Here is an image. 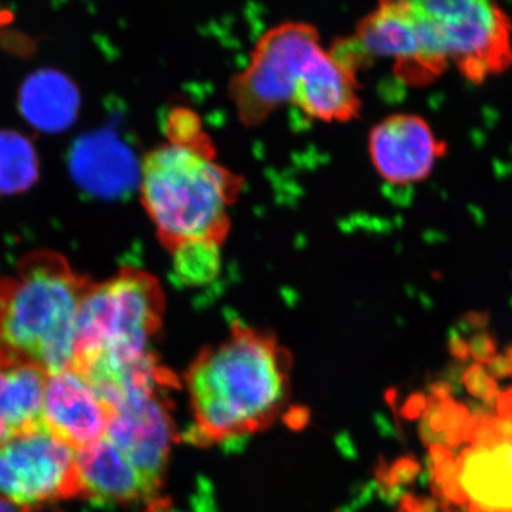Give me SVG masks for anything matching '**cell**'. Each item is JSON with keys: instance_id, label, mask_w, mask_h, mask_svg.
I'll list each match as a JSON object with an SVG mask.
<instances>
[{"instance_id": "obj_1", "label": "cell", "mask_w": 512, "mask_h": 512, "mask_svg": "<svg viewBox=\"0 0 512 512\" xmlns=\"http://www.w3.org/2000/svg\"><path fill=\"white\" fill-rule=\"evenodd\" d=\"M291 359L274 336L234 323L231 335L202 350L185 373L194 444L239 441L264 430L284 410Z\"/></svg>"}, {"instance_id": "obj_2", "label": "cell", "mask_w": 512, "mask_h": 512, "mask_svg": "<svg viewBox=\"0 0 512 512\" xmlns=\"http://www.w3.org/2000/svg\"><path fill=\"white\" fill-rule=\"evenodd\" d=\"M247 123L264 120L285 104L320 121H345L359 109L355 69L326 50L308 23H281L256 43L247 69L231 84Z\"/></svg>"}, {"instance_id": "obj_3", "label": "cell", "mask_w": 512, "mask_h": 512, "mask_svg": "<svg viewBox=\"0 0 512 512\" xmlns=\"http://www.w3.org/2000/svg\"><path fill=\"white\" fill-rule=\"evenodd\" d=\"M90 284L53 251L30 252L15 275L0 276V363H30L49 375L72 367L77 315Z\"/></svg>"}, {"instance_id": "obj_4", "label": "cell", "mask_w": 512, "mask_h": 512, "mask_svg": "<svg viewBox=\"0 0 512 512\" xmlns=\"http://www.w3.org/2000/svg\"><path fill=\"white\" fill-rule=\"evenodd\" d=\"M138 190L161 241L173 249L225 238L238 180L204 138H170L141 161Z\"/></svg>"}, {"instance_id": "obj_5", "label": "cell", "mask_w": 512, "mask_h": 512, "mask_svg": "<svg viewBox=\"0 0 512 512\" xmlns=\"http://www.w3.org/2000/svg\"><path fill=\"white\" fill-rule=\"evenodd\" d=\"M163 312L160 282L140 269L92 282L77 315L72 367L92 384L113 382L150 355Z\"/></svg>"}, {"instance_id": "obj_6", "label": "cell", "mask_w": 512, "mask_h": 512, "mask_svg": "<svg viewBox=\"0 0 512 512\" xmlns=\"http://www.w3.org/2000/svg\"><path fill=\"white\" fill-rule=\"evenodd\" d=\"M412 3L421 73L454 63L471 79L503 69L511 60V23L484 0H420Z\"/></svg>"}, {"instance_id": "obj_7", "label": "cell", "mask_w": 512, "mask_h": 512, "mask_svg": "<svg viewBox=\"0 0 512 512\" xmlns=\"http://www.w3.org/2000/svg\"><path fill=\"white\" fill-rule=\"evenodd\" d=\"M0 495L32 512L80 498L76 451L46 426L0 444Z\"/></svg>"}, {"instance_id": "obj_8", "label": "cell", "mask_w": 512, "mask_h": 512, "mask_svg": "<svg viewBox=\"0 0 512 512\" xmlns=\"http://www.w3.org/2000/svg\"><path fill=\"white\" fill-rule=\"evenodd\" d=\"M174 436L171 403L164 392L124 397L114 406L107 437L156 493L163 485Z\"/></svg>"}, {"instance_id": "obj_9", "label": "cell", "mask_w": 512, "mask_h": 512, "mask_svg": "<svg viewBox=\"0 0 512 512\" xmlns=\"http://www.w3.org/2000/svg\"><path fill=\"white\" fill-rule=\"evenodd\" d=\"M443 154V143L429 121L417 114H393L369 134V156L376 173L397 187L429 178Z\"/></svg>"}, {"instance_id": "obj_10", "label": "cell", "mask_w": 512, "mask_h": 512, "mask_svg": "<svg viewBox=\"0 0 512 512\" xmlns=\"http://www.w3.org/2000/svg\"><path fill=\"white\" fill-rule=\"evenodd\" d=\"M113 412L93 384L74 367L49 375L45 426L76 453L106 439Z\"/></svg>"}, {"instance_id": "obj_11", "label": "cell", "mask_w": 512, "mask_h": 512, "mask_svg": "<svg viewBox=\"0 0 512 512\" xmlns=\"http://www.w3.org/2000/svg\"><path fill=\"white\" fill-rule=\"evenodd\" d=\"M77 470L84 500L127 505L157 494L109 437L77 453Z\"/></svg>"}, {"instance_id": "obj_12", "label": "cell", "mask_w": 512, "mask_h": 512, "mask_svg": "<svg viewBox=\"0 0 512 512\" xmlns=\"http://www.w3.org/2000/svg\"><path fill=\"white\" fill-rule=\"evenodd\" d=\"M74 178L93 194H123L140 180L137 164L128 147L106 133L77 141L70 157Z\"/></svg>"}, {"instance_id": "obj_13", "label": "cell", "mask_w": 512, "mask_h": 512, "mask_svg": "<svg viewBox=\"0 0 512 512\" xmlns=\"http://www.w3.org/2000/svg\"><path fill=\"white\" fill-rule=\"evenodd\" d=\"M49 373L30 363H0V444L45 427Z\"/></svg>"}, {"instance_id": "obj_14", "label": "cell", "mask_w": 512, "mask_h": 512, "mask_svg": "<svg viewBox=\"0 0 512 512\" xmlns=\"http://www.w3.org/2000/svg\"><path fill=\"white\" fill-rule=\"evenodd\" d=\"M456 463L458 481L478 510H512V441L493 450L466 448Z\"/></svg>"}, {"instance_id": "obj_15", "label": "cell", "mask_w": 512, "mask_h": 512, "mask_svg": "<svg viewBox=\"0 0 512 512\" xmlns=\"http://www.w3.org/2000/svg\"><path fill=\"white\" fill-rule=\"evenodd\" d=\"M20 106L33 126L55 133L69 127L76 119L80 96L64 74L42 70L23 84Z\"/></svg>"}, {"instance_id": "obj_16", "label": "cell", "mask_w": 512, "mask_h": 512, "mask_svg": "<svg viewBox=\"0 0 512 512\" xmlns=\"http://www.w3.org/2000/svg\"><path fill=\"white\" fill-rule=\"evenodd\" d=\"M39 177L32 141L16 131H0V195L29 190Z\"/></svg>"}, {"instance_id": "obj_17", "label": "cell", "mask_w": 512, "mask_h": 512, "mask_svg": "<svg viewBox=\"0 0 512 512\" xmlns=\"http://www.w3.org/2000/svg\"><path fill=\"white\" fill-rule=\"evenodd\" d=\"M220 241L184 242L173 248L174 269L185 285H205L218 275Z\"/></svg>"}, {"instance_id": "obj_18", "label": "cell", "mask_w": 512, "mask_h": 512, "mask_svg": "<svg viewBox=\"0 0 512 512\" xmlns=\"http://www.w3.org/2000/svg\"><path fill=\"white\" fill-rule=\"evenodd\" d=\"M463 383L471 396L483 400L484 403L497 406L500 390H498L497 383H495L493 377L485 373L483 366L474 363V365L468 367L467 372L464 373Z\"/></svg>"}, {"instance_id": "obj_19", "label": "cell", "mask_w": 512, "mask_h": 512, "mask_svg": "<svg viewBox=\"0 0 512 512\" xmlns=\"http://www.w3.org/2000/svg\"><path fill=\"white\" fill-rule=\"evenodd\" d=\"M421 473V463L414 456H404L397 458L393 466L390 467V483L394 487L400 485L413 484L417 476Z\"/></svg>"}, {"instance_id": "obj_20", "label": "cell", "mask_w": 512, "mask_h": 512, "mask_svg": "<svg viewBox=\"0 0 512 512\" xmlns=\"http://www.w3.org/2000/svg\"><path fill=\"white\" fill-rule=\"evenodd\" d=\"M470 353L478 365H487L497 352V343L493 336L485 332H478L470 339Z\"/></svg>"}, {"instance_id": "obj_21", "label": "cell", "mask_w": 512, "mask_h": 512, "mask_svg": "<svg viewBox=\"0 0 512 512\" xmlns=\"http://www.w3.org/2000/svg\"><path fill=\"white\" fill-rule=\"evenodd\" d=\"M503 439L498 436L497 431L493 427L485 423H478L470 443L474 448H481V450H493V448L500 446Z\"/></svg>"}, {"instance_id": "obj_22", "label": "cell", "mask_w": 512, "mask_h": 512, "mask_svg": "<svg viewBox=\"0 0 512 512\" xmlns=\"http://www.w3.org/2000/svg\"><path fill=\"white\" fill-rule=\"evenodd\" d=\"M427 410V397L424 393L414 392L410 394L409 399L403 404L402 410H400V416L404 420H417L421 419Z\"/></svg>"}, {"instance_id": "obj_23", "label": "cell", "mask_w": 512, "mask_h": 512, "mask_svg": "<svg viewBox=\"0 0 512 512\" xmlns=\"http://www.w3.org/2000/svg\"><path fill=\"white\" fill-rule=\"evenodd\" d=\"M467 372V363L458 362V360H454V362L448 363L446 367H444L443 372L440 373L441 380L450 384L453 387L454 394H458L460 396L463 393V389H461V382H463L464 373Z\"/></svg>"}, {"instance_id": "obj_24", "label": "cell", "mask_w": 512, "mask_h": 512, "mask_svg": "<svg viewBox=\"0 0 512 512\" xmlns=\"http://www.w3.org/2000/svg\"><path fill=\"white\" fill-rule=\"evenodd\" d=\"M440 487L441 491H443L444 497H446L451 504L466 507L467 503H470V497H468L464 488L461 487L460 481H458L457 477L451 478V480L441 484Z\"/></svg>"}, {"instance_id": "obj_25", "label": "cell", "mask_w": 512, "mask_h": 512, "mask_svg": "<svg viewBox=\"0 0 512 512\" xmlns=\"http://www.w3.org/2000/svg\"><path fill=\"white\" fill-rule=\"evenodd\" d=\"M448 350H450L451 356L458 362H468V356H470V348L467 343L461 339L460 332L457 329L448 330Z\"/></svg>"}, {"instance_id": "obj_26", "label": "cell", "mask_w": 512, "mask_h": 512, "mask_svg": "<svg viewBox=\"0 0 512 512\" xmlns=\"http://www.w3.org/2000/svg\"><path fill=\"white\" fill-rule=\"evenodd\" d=\"M488 372L495 379H503V377L512 376V360L507 356H494L490 362L487 363Z\"/></svg>"}, {"instance_id": "obj_27", "label": "cell", "mask_w": 512, "mask_h": 512, "mask_svg": "<svg viewBox=\"0 0 512 512\" xmlns=\"http://www.w3.org/2000/svg\"><path fill=\"white\" fill-rule=\"evenodd\" d=\"M419 436L421 443H423L424 446L430 447L434 446V444L447 446L446 433H436V431L431 430L429 423H427V421L424 419H421L419 426Z\"/></svg>"}, {"instance_id": "obj_28", "label": "cell", "mask_w": 512, "mask_h": 512, "mask_svg": "<svg viewBox=\"0 0 512 512\" xmlns=\"http://www.w3.org/2000/svg\"><path fill=\"white\" fill-rule=\"evenodd\" d=\"M458 474L456 460H448L440 466L434 467V483L443 484L451 478H456Z\"/></svg>"}, {"instance_id": "obj_29", "label": "cell", "mask_w": 512, "mask_h": 512, "mask_svg": "<svg viewBox=\"0 0 512 512\" xmlns=\"http://www.w3.org/2000/svg\"><path fill=\"white\" fill-rule=\"evenodd\" d=\"M427 390H429L431 397L439 400V402H446V400H450L451 396L454 394L453 387L441 379L434 380V382L427 384Z\"/></svg>"}, {"instance_id": "obj_30", "label": "cell", "mask_w": 512, "mask_h": 512, "mask_svg": "<svg viewBox=\"0 0 512 512\" xmlns=\"http://www.w3.org/2000/svg\"><path fill=\"white\" fill-rule=\"evenodd\" d=\"M485 424L493 427V429L497 431L498 436H500L504 441H512V419L493 417V419Z\"/></svg>"}, {"instance_id": "obj_31", "label": "cell", "mask_w": 512, "mask_h": 512, "mask_svg": "<svg viewBox=\"0 0 512 512\" xmlns=\"http://www.w3.org/2000/svg\"><path fill=\"white\" fill-rule=\"evenodd\" d=\"M433 461L434 467L440 466V464L446 463L448 460H453L454 454L450 448L441 446V444H434L429 447V454H427Z\"/></svg>"}, {"instance_id": "obj_32", "label": "cell", "mask_w": 512, "mask_h": 512, "mask_svg": "<svg viewBox=\"0 0 512 512\" xmlns=\"http://www.w3.org/2000/svg\"><path fill=\"white\" fill-rule=\"evenodd\" d=\"M497 413L504 419H512V387L498 397Z\"/></svg>"}, {"instance_id": "obj_33", "label": "cell", "mask_w": 512, "mask_h": 512, "mask_svg": "<svg viewBox=\"0 0 512 512\" xmlns=\"http://www.w3.org/2000/svg\"><path fill=\"white\" fill-rule=\"evenodd\" d=\"M0 512H32L28 508L20 507V505L13 504L8 498L0 495Z\"/></svg>"}, {"instance_id": "obj_34", "label": "cell", "mask_w": 512, "mask_h": 512, "mask_svg": "<svg viewBox=\"0 0 512 512\" xmlns=\"http://www.w3.org/2000/svg\"><path fill=\"white\" fill-rule=\"evenodd\" d=\"M437 501L434 498L429 497H421V505L417 512H436L437 511Z\"/></svg>"}, {"instance_id": "obj_35", "label": "cell", "mask_w": 512, "mask_h": 512, "mask_svg": "<svg viewBox=\"0 0 512 512\" xmlns=\"http://www.w3.org/2000/svg\"><path fill=\"white\" fill-rule=\"evenodd\" d=\"M376 421H377V424H379L380 431H382L384 436H397V434L394 433L392 426H390L389 421L384 419L382 414H377Z\"/></svg>"}, {"instance_id": "obj_36", "label": "cell", "mask_w": 512, "mask_h": 512, "mask_svg": "<svg viewBox=\"0 0 512 512\" xmlns=\"http://www.w3.org/2000/svg\"><path fill=\"white\" fill-rule=\"evenodd\" d=\"M10 20V13L6 12V10L0 9V26L3 25V23L9 22Z\"/></svg>"}, {"instance_id": "obj_37", "label": "cell", "mask_w": 512, "mask_h": 512, "mask_svg": "<svg viewBox=\"0 0 512 512\" xmlns=\"http://www.w3.org/2000/svg\"><path fill=\"white\" fill-rule=\"evenodd\" d=\"M505 353H507L508 359L512 360V345L507 346V349H505Z\"/></svg>"}, {"instance_id": "obj_38", "label": "cell", "mask_w": 512, "mask_h": 512, "mask_svg": "<svg viewBox=\"0 0 512 512\" xmlns=\"http://www.w3.org/2000/svg\"><path fill=\"white\" fill-rule=\"evenodd\" d=\"M441 512H454V511H451L450 508H448V510H443Z\"/></svg>"}, {"instance_id": "obj_39", "label": "cell", "mask_w": 512, "mask_h": 512, "mask_svg": "<svg viewBox=\"0 0 512 512\" xmlns=\"http://www.w3.org/2000/svg\"><path fill=\"white\" fill-rule=\"evenodd\" d=\"M501 512H512V510H507V511H501Z\"/></svg>"}]
</instances>
